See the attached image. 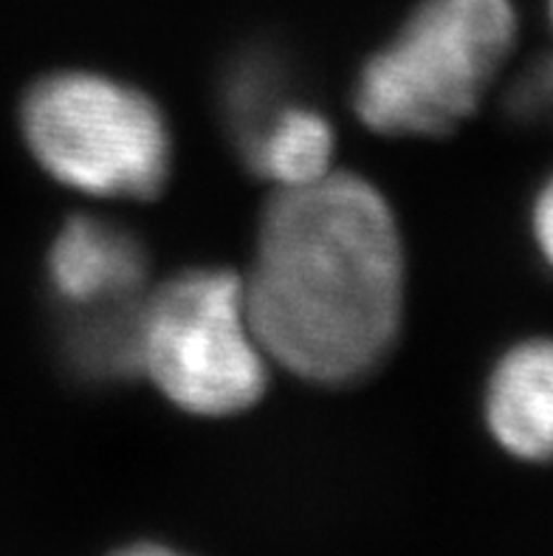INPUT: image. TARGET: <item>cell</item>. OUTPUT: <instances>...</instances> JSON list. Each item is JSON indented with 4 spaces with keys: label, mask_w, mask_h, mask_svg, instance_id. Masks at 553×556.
I'll return each instance as SVG.
<instances>
[{
    "label": "cell",
    "mask_w": 553,
    "mask_h": 556,
    "mask_svg": "<svg viewBox=\"0 0 553 556\" xmlns=\"http://www.w3.org/2000/svg\"><path fill=\"white\" fill-rule=\"evenodd\" d=\"M240 280L268 362L311 384L365 379L399 339V224L387 198L353 173L330 169L274 192Z\"/></svg>",
    "instance_id": "1"
},
{
    "label": "cell",
    "mask_w": 553,
    "mask_h": 556,
    "mask_svg": "<svg viewBox=\"0 0 553 556\" xmlns=\"http://www.w3.org/2000/svg\"><path fill=\"white\" fill-rule=\"evenodd\" d=\"M514 0H420L353 88V108L385 136H447L475 116L517 49Z\"/></svg>",
    "instance_id": "2"
},
{
    "label": "cell",
    "mask_w": 553,
    "mask_h": 556,
    "mask_svg": "<svg viewBox=\"0 0 553 556\" xmlns=\"http://www.w3.org/2000/svg\"><path fill=\"white\" fill-rule=\"evenodd\" d=\"M268 367L235 271H184L139 300L136 370L184 413L224 418L254 407Z\"/></svg>",
    "instance_id": "3"
},
{
    "label": "cell",
    "mask_w": 553,
    "mask_h": 556,
    "mask_svg": "<svg viewBox=\"0 0 553 556\" xmlns=\"http://www.w3.org/2000/svg\"><path fill=\"white\" fill-rule=\"evenodd\" d=\"M28 150L63 187L91 198H153L169 178L173 136L148 93L93 71L51 74L26 93Z\"/></svg>",
    "instance_id": "4"
},
{
    "label": "cell",
    "mask_w": 553,
    "mask_h": 556,
    "mask_svg": "<svg viewBox=\"0 0 553 556\" xmlns=\"http://www.w3.org/2000/svg\"><path fill=\"white\" fill-rule=\"evenodd\" d=\"M483 418L508 458L553 464V333L517 339L500 353L486 379Z\"/></svg>",
    "instance_id": "5"
},
{
    "label": "cell",
    "mask_w": 553,
    "mask_h": 556,
    "mask_svg": "<svg viewBox=\"0 0 553 556\" xmlns=\"http://www.w3.org/2000/svg\"><path fill=\"white\" fill-rule=\"evenodd\" d=\"M144 275L148 254L136 235L91 215L68 220L49 254L51 289L74 314L134 303Z\"/></svg>",
    "instance_id": "6"
},
{
    "label": "cell",
    "mask_w": 553,
    "mask_h": 556,
    "mask_svg": "<svg viewBox=\"0 0 553 556\" xmlns=\"http://www.w3.org/2000/svg\"><path fill=\"white\" fill-rule=\"evenodd\" d=\"M246 164L277 190L305 187L330 173L334 127L305 105H268L240 127Z\"/></svg>",
    "instance_id": "7"
},
{
    "label": "cell",
    "mask_w": 553,
    "mask_h": 556,
    "mask_svg": "<svg viewBox=\"0 0 553 556\" xmlns=\"http://www.w3.org/2000/svg\"><path fill=\"white\" fill-rule=\"evenodd\" d=\"M528 232H531L533 252L540 257L548 275H553V169L540 181L528 210Z\"/></svg>",
    "instance_id": "8"
},
{
    "label": "cell",
    "mask_w": 553,
    "mask_h": 556,
    "mask_svg": "<svg viewBox=\"0 0 553 556\" xmlns=\"http://www.w3.org/2000/svg\"><path fill=\"white\" fill-rule=\"evenodd\" d=\"M519 99L526 102L531 113H553V60L526 79V85L519 88Z\"/></svg>",
    "instance_id": "9"
},
{
    "label": "cell",
    "mask_w": 553,
    "mask_h": 556,
    "mask_svg": "<svg viewBox=\"0 0 553 556\" xmlns=\"http://www.w3.org/2000/svg\"><path fill=\"white\" fill-rule=\"evenodd\" d=\"M111 556H192V554H184V551L173 548V545H164V543H153V540H144V543L122 545V548L113 551Z\"/></svg>",
    "instance_id": "10"
},
{
    "label": "cell",
    "mask_w": 553,
    "mask_h": 556,
    "mask_svg": "<svg viewBox=\"0 0 553 556\" xmlns=\"http://www.w3.org/2000/svg\"><path fill=\"white\" fill-rule=\"evenodd\" d=\"M545 17H548V28H551V37H553V0H545Z\"/></svg>",
    "instance_id": "11"
}]
</instances>
